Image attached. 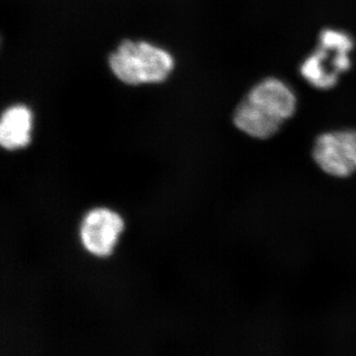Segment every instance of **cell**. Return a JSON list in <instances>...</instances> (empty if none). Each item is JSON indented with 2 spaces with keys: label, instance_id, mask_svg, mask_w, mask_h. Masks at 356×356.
Returning <instances> with one entry per match:
<instances>
[{
  "label": "cell",
  "instance_id": "3957f363",
  "mask_svg": "<svg viewBox=\"0 0 356 356\" xmlns=\"http://www.w3.org/2000/svg\"><path fill=\"white\" fill-rule=\"evenodd\" d=\"M353 40L346 32L325 29L320 34V47L301 65V74L314 88H334L339 76L350 70Z\"/></svg>",
  "mask_w": 356,
  "mask_h": 356
},
{
  "label": "cell",
  "instance_id": "5b68a950",
  "mask_svg": "<svg viewBox=\"0 0 356 356\" xmlns=\"http://www.w3.org/2000/svg\"><path fill=\"white\" fill-rule=\"evenodd\" d=\"M123 227V220L113 211L104 208L90 211L81 224V242L91 254L105 257L113 250Z\"/></svg>",
  "mask_w": 356,
  "mask_h": 356
},
{
  "label": "cell",
  "instance_id": "7a4b0ae2",
  "mask_svg": "<svg viewBox=\"0 0 356 356\" xmlns=\"http://www.w3.org/2000/svg\"><path fill=\"white\" fill-rule=\"evenodd\" d=\"M115 76L127 84L154 83L165 81L173 69L172 56L146 42L124 41L110 56Z\"/></svg>",
  "mask_w": 356,
  "mask_h": 356
},
{
  "label": "cell",
  "instance_id": "6da1fadb",
  "mask_svg": "<svg viewBox=\"0 0 356 356\" xmlns=\"http://www.w3.org/2000/svg\"><path fill=\"white\" fill-rule=\"evenodd\" d=\"M296 106V95L288 84L278 79H264L236 107L234 123L250 137L269 139L291 118Z\"/></svg>",
  "mask_w": 356,
  "mask_h": 356
},
{
  "label": "cell",
  "instance_id": "8992f818",
  "mask_svg": "<svg viewBox=\"0 0 356 356\" xmlns=\"http://www.w3.org/2000/svg\"><path fill=\"white\" fill-rule=\"evenodd\" d=\"M32 130L31 111L23 105L10 107L2 115L0 144L7 149H20L30 142Z\"/></svg>",
  "mask_w": 356,
  "mask_h": 356
},
{
  "label": "cell",
  "instance_id": "277c9868",
  "mask_svg": "<svg viewBox=\"0 0 356 356\" xmlns=\"http://www.w3.org/2000/svg\"><path fill=\"white\" fill-rule=\"evenodd\" d=\"M313 159L330 177L346 178L356 172V130L332 131L318 136Z\"/></svg>",
  "mask_w": 356,
  "mask_h": 356
}]
</instances>
